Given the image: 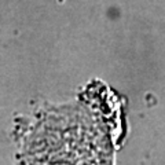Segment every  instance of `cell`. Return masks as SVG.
Returning a JSON list of instances; mask_svg holds the SVG:
<instances>
[{"label":"cell","instance_id":"6da1fadb","mask_svg":"<svg viewBox=\"0 0 165 165\" xmlns=\"http://www.w3.org/2000/svg\"><path fill=\"white\" fill-rule=\"evenodd\" d=\"M17 135L15 165H116L118 133L94 118L40 116Z\"/></svg>","mask_w":165,"mask_h":165},{"label":"cell","instance_id":"7a4b0ae2","mask_svg":"<svg viewBox=\"0 0 165 165\" xmlns=\"http://www.w3.org/2000/svg\"><path fill=\"white\" fill-rule=\"evenodd\" d=\"M65 0H58V3H63Z\"/></svg>","mask_w":165,"mask_h":165}]
</instances>
